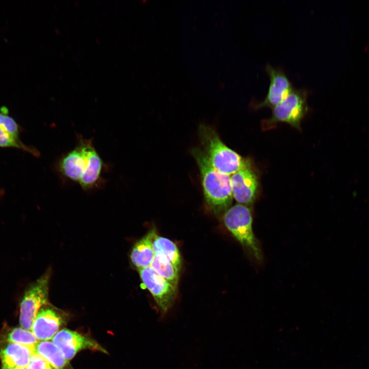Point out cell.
Returning a JSON list of instances; mask_svg holds the SVG:
<instances>
[{"instance_id":"obj_17","label":"cell","mask_w":369,"mask_h":369,"mask_svg":"<svg viewBox=\"0 0 369 369\" xmlns=\"http://www.w3.org/2000/svg\"><path fill=\"white\" fill-rule=\"evenodd\" d=\"M153 249L155 254L166 257L179 272L181 259L179 250L175 243L168 238L155 234L153 240Z\"/></svg>"},{"instance_id":"obj_2","label":"cell","mask_w":369,"mask_h":369,"mask_svg":"<svg viewBox=\"0 0 369 369\" xmlns=\"http://www.w3.org/2000/svg\"><path fill=\"white\" fill-rule=\"evenodd\" d=\"M198 133L203 151L216 170L230 175L240 169L245 158L227 146L213 128L200 124Z\"/></svg>"},{"instance_id":"obj_15","label":"cell","mask_w":369,"mask_h":369,"mask_svg":"<svg viewBox=\"0 0 369 369\" xmlns=\"http://www.w3.org/2000/svg\"><path fill=\"white\" fill-rule=\"evenodd\" d=\"M34 353L43 356L55 369H74L52 342L38 341L34 345Z\"/></svg>"},{"instance_id":"obj_5","label":"cell","mask_w":369,"mask_h":369,"mask_svg":"<svg viewBox=\"0 0 369 369\" xmlns=\"http://www.w3.org/2000/svg\"><path fill=\"white\" fill-rule=\"evenodd\" d=\"M50 273L47 272L26 291L19 307V323L23 329L31 330L40 309L47 305Z\"/></svg>"},{"instance_id":"obj_11","label":"cell","mask_w":369,"mask_h":369,"mask_svg":"<svg viewBox=\"0 0 369 369\" xmlns=\"http://www.w3.org/2000/svg\"><path fill=\"white\" fill-rule=\"evenodd\" d=\"M65 322V316L61 311L46 305L38 312L31 331L38 340L47 341L53 338Z\"/></svg>"},{"instance_id":"obj_7","label":"cell","mask_w":369,"mask_h":369,"mask_svg":"<svg viewBox=\"0 0 369 369\" xmlns=\"http://www.w3.org/2000/svg\"><path fill=\"white\" fill-rule=\"evenodd\" d=\"M138 271L142 283L152 294L161 316H165L173 305L176 289L150 266Z\"/></svg>"},{"instance_id":"obj_19","label":"cell","mask_w":369,"mask_h":369,"mask_svg":"<svg viewBox=\"0 0 369 369\" xmlns=\"http://www.w3.org/2000/svg\"><path fill=\"white\" fill-rule=\"evenodd\" d=\"M0 147L14 148L26 151L34 156H38L39 152L34 148L25 145L0 128Z\"/></svg>"},{"instance_id":"obj_20","label":"cell","mask_w":369,"mask_h":369,"mask_svg":"<svg viewBox=\"0 0 369 369\" xmlns=\"http://www.w3.org/2000/svg\"><path fill=\"white\" fill-rule=\"evenodd\" d=\"M0 128L17 140L20 141L19 138L18 125L8 114V110L5 107H3L0 109Z\"/></svg>"},{"instance_id":"obj_16","label":"cell","mask_w":369,"mask_h":369,"mask_svg":"<svg viewBox=\"0 0 369 369\" xmlns=\"http://www.w3.org/2000/svg\"><path fill=\"white\" fill-rule=\"evenodd\" d=\"M150 267L176 290L179 271L166 257L155 254Z\"/></svg>"},{"instance_id":"obj_18","label":"cell","mask_w":369,"mask_h":369,"mask_svg":"<svg viewBox=\"0 0 369 369\" xmlns=\"http://www.w3.org/2000/svg\"><path fill=\"white\" fill-rule=\"evenodd\" d=\"M31 330L23 327H4L0 331V341L34 346L38 341Z\"/></svg>"},{"instance_id":"obj_6","label":"cell","mask_w":369,"mask_h":369,"mask_svg":"<svg viewBox=\"0 0 369 369\" xmlns=\"http://www.w3.org/2000/svg\"><path fill=\"white\" fill-rule=\"evenodd\" d=\"M231 182L233 198L239 203L250 207L258 196V175L250 159L245 158L240 169L232 174Z\"/></svg>"},{"instance_id":"obj_4","label":"cell","mask_w":369,"mask_h":369,"mask_svg":"<svg viewBox=\"0 0 369 369\" xmlns=\"http://www.w3.org/2000/svg\"><path fill=\"white\" fill-rule=\"evenodd\" d=\"M310 93L308 90L304 88L294 89L284 99L272 109L271 117L262 121L263 130L272 129L280 122L286 123L300 130L301 122L309 111L307 100Z\"/></svg>"},{"instance_id":"obj_8","label":"cell","mask_w":369,"mask_h":369,"mask_svg":"<svg viewBox=\"0 0 369 369\" xmlns=\"http://www.w3.org/2000/svg\"><path fill=\"white\" fill-rule=\"evenodd\" d=\"M89 139L78 136L76 146L63 155L57 163V170L66 179L78 183L87 166Z\"/></svg>"},{"instance_id":"obj_21","label":"cell","mask_w":369,"mask_h":369,"mask_svg":"<svg viewBox=\"0 0 369 369\" xmlns=\"http://www.w3.org/2000/svg\"><path fill=\"white\" fill-rule=\"evenodd\" d=\"M27 369H55L43 356L34 353L31 356Z\"/></svg>"},{"instance_id":"obj_22","label":"cell","mask_w":369,"mask_h":369,"mask_svg":"<svg viewBox=\"0 0 369 369\" xmlns=\"http://www.w3.org/2000/svg\"><path fill=\"white\" fill-rule=\"evenodd\" d=\"M17 369H27V368H26V367H23V368H17Z\"/></svg>"},{"instance_id":"obj_1","label":"cell","mask_w":369,"mask_h":369,"mask_svg":"<svg viewBox=\"0 0 369 369\" xmlns=\"http://www.w3.org/2000/svg\"><path fill=\"white\" fill-rule=\"evenodd\" d=\"M191 153L198 166L206 201L215 213H224L233 201L231 177L216 170L203 152L194 148Z\"/></svg>"},{"instance_id":"obj_13","label":"cell","mask_w":369,"mask_h":369,"mask_svg":"<svg viewBox=\"0 0 369 369\" xmlns=\"http://www.w3.org/2000/svg\"><path fill=\"white\" fill-rule=\"evenodd\" d=\"M87 166L78 184L83 190L88 191L98 188L102 182V173L105 163L89 139L87 145Z\"/></svg>"},{"instance_id":"obj_3","label":"cell","mask_w":369,"mask_h":369,"mask_svg":"<svg viewBox=\"0 0 369 369\" xmlns=\"http://www.w3.org/2000/svg\"><path fill=\"white\" fill-rule=\"evenodd\" d=\"M223 221L250 256L261 261L262 252L253 231V216L250 207L239 203L231 207L224 213Z\"/></svg>"},{"instance_id":"obj_14","label":"cell","mask_w":369,"mask_h":369,"mask_svg":"<svg viewBox=\"0 0 369 369\" xmlns=\"http://www.w3.org/2000/svg\"><path fill=\"white\" fill-rule=\"evenodd\" d=\"M156 232L151 230L134 245L131 253L132 263L138 270L150 267L155 255L153 240Z\"/></svg>"},{"instance_id":"obj_12","label":"cell","mask_w":369,"mask_h":369,"mask_svg":"<svg viewBox=\"0 0 369 369\" xmlns=\"http://www.w3.org/2000/svg\"><path fill=\"white\" fill-rule=\"evenodd\" d=\"M34 353V346L0 341L2 369L27 367Z\"/></svg>"},{"instance_id":"obj_9","label":"cell","mask_w":369,"mask_h":369,"mask_svg":"<svg viewBox=\"0 0 369 369\" xmlns=\"http://www.w3.org/2000/svg\"><path fill=\"white\" fill-rule=\"evenodd\" d=\"M270 84L264 98L261 101L253 102L255 109L263 107L271 109L284 99L294 90V87L284 71L280 67H275L268 64L265 67Z\"/></svg>"},{"instance_id":"obj_10","label":"cell","mask_w":369,"mask_h":369,"mask_svg":"<svg viewBox=\"0 0 369 369\" xmlns=\"http://www.w3.org/2000/svg\"><path fill=\"white\" fill-rule=\"evenodd\" d=\"M52 342L68 361L83 350L106 353L104 348L90 337L66 329L59 331L52 338Z\"/></svg>"}]
</instances>
